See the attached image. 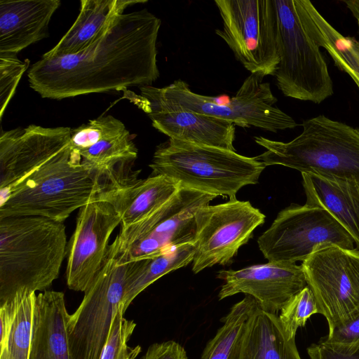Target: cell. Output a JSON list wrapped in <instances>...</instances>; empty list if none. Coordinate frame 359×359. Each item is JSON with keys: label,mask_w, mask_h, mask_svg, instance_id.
Instances as JSON below:
<instances>
[{"label": "cell", "mask_w": 359, "mask_h": 359, "mask_svg": "<svg viewBox=\"0 0 359 359\" xmlns=\"http://www.w3.org/2000/svg\"><path fill=\"white\" fill-rule=\"evenodd\" d=\"M69 127L29 125L1 130L0 189L11 188L29 175L70 142Z\"/></svg>", "instance_id": "2e32d148"}, {"label": "cell", "mask_w": 359, "mask_h": 359, "mask_svg": "<svg viewBox=\"0 0 359 359\" xmlns=\"http://www.w3.org/2000/svg\"><path fill=\"white\" fill-rule=\"evenodd\" d=\"M152 126L173 140L236 151V125L227 120L189 110L147 114Z\"/></svg>", "instance_id": "ffe728a7"}, {"label": "cell", "mask_w": 359, "mask_h": 359, "mask_svg": "<svg viewBox=\"0 0 359 359\" xmlns=\"http://www.w3.org/2000/svg\"><path fill=\"white\" fill-rule=\"evenodd\" d=\"M258 306L248 294L236 303L224 317V325L206 344L201 359H239L246 323Z\"/></svg>", "instance_id": "484cf974"}, {"label": "cell", "mask_w": 359, "mask_h": 359, "mask_svg": "<svg viewBox=\"0 0 359 359\" xmlns=\"http://www.w3.org/2000/svg\"><path fill=\"white\" fill-rule=\"evenodd\" d=\"M149 167L185 188L236 198L243 187L257 183L265 165L257 157L169 138L159 144Z\"/></svg>", "instance_id": "8992f818"}, {"label": "cell", "mask_w": 359, "mask_h": 359, "mask_svg": "<svg viewBox=\"0 0 359 359\" xmlns=\"http://www.w3.org/2000/svg\"><path fill=\"white\" fill-rule=\"evenodd\" d=\"M141 359H187L184 347L170 340L150 345Z\"/></svg>", "instance_id": "836d02e7"}, {"label": "cell", "mask_w": 359, "mask_h": 359, "mask_svg": "<svg viewBox=\"0 0 359 359\" xmlns=\"http://www.w3.org/2000/svg\"><path fill=\"white\" fill-rule=\"evenodd\" d=\"M60 0H1L0 53L18 54L48 37Z\"/></svg>", "instance_id": "e0dca14e"}, {"label": "cell", "mask_w": 359, "mask_h": 359, "mask_svg": "<svg viewBox=\"0 0 359 359\" xmlns=\"http://www.w3.org/2000/svg\"><path fill=\"white\" fill-rule=\"evenodd\" d=\"M102 191L99 175L69 142L18 184L0 189V218L39 216L64 222Z\"/></svg>", "instance_id": "7a4b0ae2"}, {"label": "cell", "mask_w": 359, "mask_h": 359, "mask_svg": "<svg viewBox=\"0 0 359 359\" xmlns=\"http://www.w3.org/2000/svg\"><path fill=\"white\" fill-rule=\"evenodd\" d=\"M181 187L180 184L164 175H151L137 179L102 191L98 199L109 202L121 217V229L124 231L151 215Z\"/></svg>", "instance_id": "ac0fdd59"}, {"label": "cell", "mask_w": 359, "mask_h": 359, "mask_svg": "<svg viewBox=\"0 0 359 359\" xmlns=\"http://www.w3.org/2000/svg\"><path fill=\"white\" fill-rule=\"evenodd\" d=\"M67 252L64 222L39 216L0 218V304L23 290H47Z\"/></svg>", "instance_id": "3957f363"}, {"label": "cell", "mask_w": 359, "mask_h": 359, "mask_svg": "<svg viewBox=\"0 0 359 359\" xmlns=\"http://www.w3.org/2000/svg\"><path fill=\"white\" fill-rule=\"evenodd\" d=\"M260 251L269 262H304L318 248L337 245L354 249V241L325 209L291 204L282 210L258 238Z\"/></svg>", "instance_id": "30bf717a"}, {"label": "cell", "mask_w": 359, "mask_h": 359, "mask_svg": "<svg viewBox=\"0 0 359 359\" xmlns=\"http://www.w3.org/2000/svg\"><path fill=\"white\" fill-rule=\"evenodd\" d=\"M121 217L107 201L96 198L79 209L67 247V285L85 292L102 267L110 236Z\"/></svg>", "instance_id": "5bb4252c"}, {"label": "cell", "mask_w": 359, "mask_h": 359, "mask_svg": "<svg viewBox=\"0 0 359 359\" xmlns=\"http://www.w3.org/2000/svg\"><path fill=\"white\" fill-rule=\"evenodd\" d=\"M69 317L63 292L47 290L36 295L29 359H71Z\"/></svg>", "instance_id": "d6986e66"}, {"label": "cell", "mask_w": 359, "mask_h": 359, "mask_svg": "<svg viewBox=\"0 0 359 359\" xmlns=\"http://www.w3.org/2000/svg\"><path fill=\"white\" fill-rule=\"evenodd\" d=\"M223 22L215 33L251 74L274 76L280 62L273 0H215Z\"/></svg>", "instance_id": "9c48e42d"}, {"label": "cell", "mask_w": 359, "mask_h": 359, "mask_svg": "<svg viewBox=\"0 0 359 359\" xmlns=\"http://www.w3.org/2000/svg\"><path fill=\"white\" fill-rule=\"evenodd\" d=\"M216 196L181 187L166 203L140 222L120 231L115 240L132 259L154 257L172 248L194 243L195 215Z\"/></svg>", "instance_id": "7c38bea8"}, {"label": "cell", "mask_w": 359, "mask_h": 359, "mask_svg": "<svg viewBox=\"0 0 359 359\" xmlns=\"http://www.w3.org/2000/svg\"><path fill=\"white\" fill-rule=\"evenodd\" d=\"M264 78L250 74L232 97L197 94L182 79L163 88L140 87V95L126 90L125 95L147 114L189 110L230 121L242 128L254 126L273 133L294 128L297 123L275 106L277 98Z\"/></svg>", "instance_id": "277c9868"}, {"label": "cell", "mask_w": 359, "mask_h": 359, "mask_svg": "<svg viewBox=\"0 0 359 359\" xmlns=\"http://www.w3.org/2000/svg\"><path fill=\"white\" fill-rule=\"evenodd\" d=\"M357 24H358V32H359V19L357 20Z\"/></svg>", "instance_id": "8d00e7d4"}, {"label": "cell", "mask_w": 359, "mask_h": 359, "mask_svg": "<svg viewBox=\"0 0 359 359\" xmlns=\"http://www.w3.org/2000/svg\"><path fill=\"white\" fill-rule=\"evenodd\" d=\"M29 60H20L16 54L0 53V118L12 99Z\"/></svg>", "instance_id": "4dcf8cb0"}, {"label": "cell", "mask_w": 359, "mask_h": 359, "mask_svg": "<svg viewBox=\"0 0 359 359\" xmlns=\"http://www.w3.org/2000/svg\"><path fill=\"white\" fill-rule=\"evenodd\" d=\"M315 313H319L318 308L311 290L306 286L284 305L278 318L289 338H295L297 329L304 326Z\"/></svg>", "instance_id": "f546056e"}, {"label": "cell", "mask_w": 359, "mask_h": 359, "mask_svg": "<svg viewBox=\"0 0 359 359\" xmlns=\"http://www.w3.org/2000/svg\"><path fill=\"white\" fill-rule=\"evenodd\" d=\"M288 142L255 137L266 149L257 158L265 166L280 165L301 173L359 182V129L323 114L302 124Z\"/></svg>", "instance_id": "5b68a950"}, {"label": "cell", "mask_w": 359, "mask_h": 359, "mask_svg": "<svg viewBox=\"0 0 359 359\" xmlns=\"http://www.w3.org/2000/svg\"><path fill=\"white\" fill-rule=\"evenodd\" d=\"M310 359H359V346L346 348L327 344L322 340L307 348Z\"/></svg>", "instance_id": "d6a6232c"}, {"label": "cell", "mask_w": 359, "mask_h": 359, "mask_svg": "<svg viewBox=\"0 0 359 359\" xmlns=\"http://www.w3.org/2000/svg\"><path fill=\"white\" fill-rule=\"evenodd\" d=\"M130 261L128 252L121 250L114 239L102 269L70 315L67 331L71 359H100L115 315L123 305Z\"/></svg>", "instance_id": "52a82bcc"}, {"label": "cell", "mask_w": 359, "mask_h": 359, "mask_svg": "<svg viewBox=\"0 0 359 359\" xmlns=\"http://www.w3.org/2000/svg\"><path fill=\"white\" fill-rule=\"evenodd\" d=\"M273 3L280 55L276 85L286 97L320 104L334 93L325 60L306 32L294 0Z\"/></svg>", "instance_id": "ba28073f"}, {"label": "cell", "mask_w": 359, "mask_h": 359, "mask_svg": "<svg viewBox=\"0 0 359 359\" xmlns=\"http://www.w3.org/2000/svg\"><path fill=\"white\" fill-rule=\"evenodd\" d=\"M124 313L121 305L115 315L100 359H136L140 353L142 348L140 345L135 347L128 345L136 323L125 318Z\"/></svg>", "instance_id": "83f0119b"}, {"label": "cell", "mask_w": 359, "mask_h": 359, "mask_svg": "<svg viewBox=\"0 0 359 359\" xmlns=\"http://www.w3.org/2000/svg\"><path fill=\"white\" fill-rule=\"evenodd\" d=\"M126 130L125 125L120 120L111 115L102 116L72 129L70 143L73 148L81 151Z\"/></svg>", "instance_id": "f1b7e54d"}, {"label": "cell", "mask_w": 359, "mask_h": 359, "mask_svg": "<svg viewBox=\"0 0 359 359\" xmlns=\"http://www.w3.org/2000/svg\"><path fill=\"white\" fill-rule=\"evenodd\" d=\"M161 21L147 8L119 15L86 50L43 57L28 70L29 86L43 98L151 86L159 77L156 42Z\"/></svg>", "instance_id": "6da1fadb"}, {"label": "cell", "mask_w": 359, "mask_h": 359, "mask_svg": "<svg viewBox=\"0 0 359 359\" xmlns=\"http://www.w3.org/2000/svg\"><path fill=\"white\" fill-rule=\"evenodd\" d=\"M239 359H302L278 316L257 307L248 318Z\"/></svg>", "instance_id": "603a6c76"}, {"label": "cell", "mask_w": 359, "mask_h": 359, "mask_svg": "<svg viewBox=\"0 0 359 359\" xmlns=\"http://www.w3.org/2000/svg\"><path fill=\"white\" fill-rule=\"evenodd\" d=\"M147 0H81L79 14L60 41L43 57L80 53L102 36L129 6Z\"/></svg>", "instance_id": "44dd1931"}, {"label": "cell", "mask_w": 359, "mask_h": 359, "mask_svg": "<svg viewBox=\"0 0 359 359\" xmlns=\"http://www.w3.org/2000/svg\"><path fill=\"white\" fill-rule=\"evenodd\" d=\"M219 300L244 293L253 297L264 311L276 313L296 294L307 286L302 267L296 264H267L240 270H222Z\"/></svg>", "instance_id": "9a60e30c"}, {"label": "cell", "mask_w": 359, "mask_h": 359, "mask_svg": "<svg viewBox=\"0 0 359 359\" xmlns=\"http://www.w3.org/2000/svg\"><path fill=\"white\" fill-rule=\"evenodd\" d=\"M329 332L359 313V250L318 248L301 264Z\"/></svg>", "instance_id": "8fae6325"}, {"label": "cell", "mask_w": 359, "mask_h": 359, "mask_svg": "<svg viewBox=\"0 0 359 359\" xmlns=\"http://www.w3.org/2000/svg\"><path fill=\"white\" fill-rule=\"evenodd\" d=\"M306 204L327 210L351 236L359 250V182L302 173Z\"/></svg>", "instance_id": "7402d4cb"}, {"label": "cell", "mask_w": 359, "mask_h": 359, "mask_svg": "<svg viewBox=\"0 0 359 359\" xmlns=\"http://www.w3.org/2000/svg\"><path fill=\"white\" fill-rule=\"evenodd\" d=\"M19 304L6 348L0 351V359H29L35 292H18Z\"/></svg>", "instance_id": "4316f807"}, {"label": "cell", "mask_w": 359, "mask_h": 359, "mask_svg": "<svg viewBox=\"0 0 359 359\" xmlns=\"http://www.w3.org/2000/svg\"><path fill=\"white\" fill-rule=\"evenodd\" d=\"M302 22L311 39L327 52L334 65L359 88V41L333 27L309 0H294Z\"/></svg>", "instance_id": "cb8c5ba5"}, {"label": "cell", "mask_w": 359, "mask_h": 359, "mask_svg": "<svg viewBox=\"0 0 359 359\" xmlns=\"http://www.w3.org/2000/svg\"><path fill=\"white\" fill-rule=\"evenodd\" d=\"M323 341L337 346L353 348L359 346V313L351 320L334 327Z\"/></svg>", "instance_id": "1f68e13d"}, {"label": "cell", "mask_w": 359, "mask_h": 359, "mask_svg": "<svg viewBox=\"0 0 359 359\" xmlns=\"http://www.w3.org/2000/svg\"><path fill=\"white\" fill-rule=\"evenodd\" d=\"M19 304L18 293L12 298L0 304L1 339L0 351L4 350L13 325Z\"/></svg>", "instance_id": "e575fe53"}, {"label": "cell", "mask_w": 359, "mask_h": 359, "mask_svg": "<svg viewBox=\"0 0 359 359\" xmlns=\"http://www.w3.org/2000/svg\"><path fill=\"white\" fill-rule=\"evenodd\" d=\"M195 219L192 271L197 273L215 264H228L252 237L254 230L264 222L265 215L249 201L236 198L200 208Z\"/></svg>", "instance_id": "4fadbf2b"}, {"label": "cell", "mask_w": 359, "mask_h": 359, "mask_svg": "<svg viewBox=\"0 0 359 359\" xmlns=\"http://www.w3.org/2000/svg\"><path fill=\"white\" fill-rule=\"evenodd\" d=\"M353 14V17L359 19V0H344L342 1Z\"/></svg>", "instance_id": "d590c367"}, {"label": "cell", "mask_w": 359, "mask_h": 359, "mask_svg": "<svg viewBox=\"0 0 359 359\" xmlns=\"http://www.w3.org/2000/svg\"><path fill=\"white\" fill-rule=\"evenodd\" d=\"M195 252L194 244L187 243L172 248L154 257L131 259L123 300L124 312L133 300L156 280L192 262Z\"/></svg>", "instance_id": "d4e9b609"}]
</instances>
